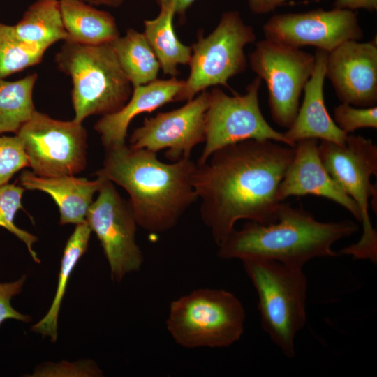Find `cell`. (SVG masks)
<instances>
[{
	"label": "cell",
	"mask_w": 377,
	"mask_h": 377,
	"mask_svg": "<svg viewBox=\"0 0 377 377\" xmlns=\"http://www.w3.org/2000/svg\"><path fill=\"white\" fill-rule=\"evenodd\" d=\"M319 155L323 166L343 191L357 204L361 214L363 232L360 240L339 251L357 260L377 262V232L369 214L370 198L372 205L376 197V186L371 176L377 175V146L371 140L361 135H348L346 144L321 140Z\"/></svg>",
	"instance_id": "52a82bcc"
},
{
	"label": "cell",
	"mask_w": 377,
	"mask_h": 377,
	"mask_svg": "<svg viewBox=\"0 0 377 377\" xmlns=\"http://www.w3.org/2000/svg\"><path fill=\"white\" fill-rule=\"evenodd\" d=\"M261 83L257 76L243 95L229 96L219 87L209 91L205 144L196 163H205L220 148L247 140H269L294 147L283 133L273 128L263 117L259 105Z\"/></svg>",
	"instance_id": "30bf717a"
},
{
	"label": "cell",
	"mask_w": 377,
	"mask_h": 377,
	"mask_svg": "<svg viewBox=\"0 0 377 377\" xmlns=\"http://www.w3.org/2000/svg\"><path fill=\"white\" fill-rule=\"evenodd\" d=\"M288 0H249L248 4L251 11L254 14H266L274 11L284 4Z\"/></svg>",
	"instance_id": "1f68e13d"
},
{
	"label": "cell",
	"mask_w": 377,
	"mask_h": 377,
	"mask_svg": "<svg viewBox=\"0 0 377 377\" xmlns=\"http://www.w3.org/2000/svg\"><path fill=\"white\" fill-rule=\"evenodd\" d=\"M158 6L172 4L174 6L175 15H177L179 21L183 23L186 19V13L188 9L196 0H155Z\"/></svg>",
	"instance_id": "d6a6232c"
},
{
	"label": "cell",
	"mask_w": 377,
	"mask_h": 377,
	"mask_svg": "<svg viewBox=\"0 0 377 377\" xmlns=\"http://www.w3.org/2000/svg\"><path fill=\"white\" fill-rule=\"evenodd\" d=\"M24 188L15 184H6L0 186V226L15 235L27 246L33 260L39 263L40 260L33 250L32 245L37 237L19 228L14 219L17 212L22 208V198Z\"/></svg>",
	"instance_id": "4316f807"
},
{
	"label": "cell",
	"mask_w": 377,
	"mask_h": 377,
	"mask_svg": "<svg viewBox=\"0 0 377 377\" xmlns=\"http://www.w3.org/2000/svg\"><path fill=\"white\" fill-rule=\"evenodd\" d=\"M315 61V54L266 38L250 54V66L267 85L271 116L279 126L288 129L293 123Z\"/></svg>",
	"instance_id": "9c48e42d"
},
{
	"label": "cell",
	"mask_w": 377,
	"mask_h": 377,
	"mask_svg": "<svg viewBox=\"0 0 377 377\" xmlns=\"http://www.w3.org/2000/svg\"><path fill=\"white\" fill-rule=\"evenodd\" d=\"M27 166L28 158L18 136H0V186Z\"/></svg>",
	"instance_id": "83f0119b"
},
{
	"label": "cell",
	"mask_w": 377,
	"mask_h": 377,
	"mask_svg": "<svg viewBox=\"0 0 377 377\" xmlns=\"http://www.w3.org/2000/svg\"><path fill=\"white\" fill-rule=\"evenodd\" d=\"M358 230L351 220L319 221L303 208L281 202L276 221H248L235 228L218 246L217 255L222 259H268L303 268L313 258L339 256L332 245Z\"/></svg>",
	"instance_id": "3957f363"
},
{
	"label": "cell",
	"mask_w": 377,
	"mask_h": 377,
	"mask_svg": "<svg viewBox=\"0 0 377 377\" xmlns=\"http://www.w3.org/2000/svg\"><path fill=\"white\" fill-rule=\"evenodd\" d=\"M256 39L253 28L235 10L223 13L207 36L199 31L197 41L191 46L190 73L179 101H190L210 87H229L228 80L246 71L244 49Z\"/></svg>",
	"instance_id": "ba28073f"
},
{
	"label": "cell",
	"mask_w": 377,
	"mask_h": 377,
	"mask_svg": "<svg viewBox=\"0 0 377 377\" xmlns=\"http://www.w3.org/2000/svg\"><path fill=\"white\" fill-rule=\"evenodd\" d=\"M195 168L191 158L164 163L155 152L125 144L105 149L96 175L128 193L138 226L160 233L174 228L198 199L193 182Z\"/></svg>",
	"instance_id": "7a4b0ae2"
},
{
	"label": "cell",
	"mask_w": 377,
	"mask_h": 377,
	"mask_svg": "<svg viewBox=\"0 0 377 377\" xmlns=\"http://www.w3.org/2000/svg\"><path fill=\"white\" fill-rule=\"evenodd\" d=\"M13 29L22 41L47 48L67 38L59 0L36 1L13 25Z\"/></svg>",
	"instance_id": "603a6c76"
},
{
	"label": "cell",
	"mask_w": 377,
	"mask_h": 377,
	"mask_svg": "<svg viewBox=\"0 0 377 377\" xmlns=\"http://www.w3.org/2000/svg\"><path fill=\"white\" fill-rule=\"evenodd\" d=\"M26 276L11 283H0V325L7 319H15L23 322H29L31 318L15 310L10 305L12 297L22 290Z\"/></svg>",
	"instance_id": "f546056e"
},
{
	"label": "cell",
	"mask_w": 377,
	"mask_h": 377,
	"mask_svg": "<svg viewBox=\"0 0 377 377\" xmlns=\"http://www.w3.org/2000/svg\"><path fill=\"white\" fill-rule=\"evenodd\" d=\"M209 91H203L181 108L146 117L129 138V146L155 153L166 149L172 161L190 158L193 149L205 141V113Z\"/></svg>",
	"instance_id": "5bb4252c"
},
{
	"label": "cell",
	"mask_w": 377,
	"mask_h": 377,
	"mask_svg": "<svg viewBox=\"0 0 377 377\" xmlns=\"http://www.w3.org/2000/svg\"><path fill=\"white\" fill-rule=\"evenodd\" d=\"M175 8L172 4L160 6L158 15L144 21L143 34L155 53L165 75L176 77L179 65H188L191 46L183 44L174 29Z\"/></svg>",
	"instance_id": "44dd1931"
},
{
	"label": "cell",
	"mask_w": 377,
	"mask_h": 377,
	"mask_svg": "<svg viewBox=\"0 0 377 377\" xmlns=\"http://www.w3.org/2000/svg\"><path fill=\"white\" fill-rule=\"evenodd\" d=\"M36 73L15 81L0 80V134L17 133L36 110L33 91Z\"/></svg>",
	"instance_id": "d4e9b609"
},
{
	"label": "cell",
	"mask_w": 377,
	"mask_h": 377,
	"mask_svg": "<svg viewBox=\"0 0 377 377\" xmlns=\"http://www.w3.org/2000/svg\"><path fill=\"white\" fill-rule=\"evenodd\" d=\"M333 120L346 134L360 128H377V106L358 108L341 103L334 109Z\"/></svg>",
	"instance_id": "f1b7e54d"
},
{
	"label": "cell",
	"mask_w": 377,
	"mask_h": 377,
	"mask_svg": "<svg viewBox=\"0 0 377 377\" xmlns=\"http://www.w3.org/2000/svg\"><path fill=\"white\" fill-rule=\"evenodd\" d=\"M91 232L86 221L76 224L64 250L57 288L50 308L46 315L32 326L34 331L50 337L52 341H55L57 337L58 316L69 278L78 260L87 251Z\"/></svg>",
	"instance_id": "cb8c5ba5"
},
{
	"label": "cell",
	"mask_w": 377,
	"mask_h": 377,
	"mask_svg": "<svg viewBox=\"0 0 377 377\" xmlns=\"http://www.w3.org/2000/svg\"><path fill=\"white\" fill-rule=\"evenodd\" d=\"M245 319L244 306L233 293L200 288L171 302L166 326L183 348H224L239 340Z\"/></svg>",
	"instance_id": "8992f818"
},
{
	"label": "cell",
	"mask_w": 377,
	"mask_h": 377,
	"mask_svg": "<svg viewBox=\"0 0 377 377\" xmlns=\"http://www.w3.org/2000/svg\"><path fill=\"white\" fill-rule=\"evenodd\" d=\"M103 177L85 221L101 244L112 279L120 281L126 274L140 269L143 256L135 241L138 223L129 201L120 195L111 181Z\"/></svg>",
	"instance_id": "7c38bea8"
},
{
	"label": "cell",
	"mask_w": 377,
	"mask_h": 377,
	"mask_svg": "<svg viewBox=\"0 0 377 377\" xmlns=\"http://www.w3.org/2000/svg\"><path fill=\"white\" fill-rule=\"evenodd\" d=\"M263 31L266 39L297 48L313 46L328 53L346 41L364 38L356 13L337 8L276 14Z\"/></svg>",
	"instance_id": "4fadbf2b"
},
{
	"label": "cell",
	"mask_w": 377,
	"mask_h": 377,
	"mask_svg": "<svg viewBox=\"0 0 377 377\" xmlns=\"http://www.w3.org/2000/svg\"><path fill=\"white\" fill-rule=\"evenodd\" d=\"M103 177L94 180L73 175L40 177L32 171H23L19 177L21 186L27 190H37L49 194L55 201L60 213V224H78L85 221L93 196L99 191Z\"/></svg>",
	"instance_id": "d6986e66"
},
{
	"label": "cell",
	"mask_w": 377,
	"mask_h": 377,
	"mask_svg": "<svg viewBox=\"0 0 377 377\" xmlns=\"http://www.w3.org/2000/svg\"><path fill=\"white\" fill-rule=\"evenodd\" d=\"M283 145L244 140L196 163L193 182L201 200L200 216L218 246L239 220L260 224L276 221L283 202L279 186L295 152L294 147Z\"/></svg>",
	"instance_id": "6da1fadb"
},
{
	"label": "cell",
	"mask_w": 377,
	"mask_h": 377,
	"mask_svg": "<svg viewBox=\"0 0 377 377\" xmlns=\"http://www.w3.org/2000/svg\"><path fill=\"white\" fill-rule=\"evenodd\" d=\"M110 43L133 88L157 80L160 64L143 33L129 29Z\"/></svg>",
	"instance_id": "7402d4cb"
},
{
	"label": "cell",
	"mask_w": 377,
	"mask_h": 377,
	"mask_svg": "<svg viewBox=\"0 0 377 377\" xmlns=\"http://www.w3.org/2000/svg\"><path fill=\"white\" fill-rule=\"evenodd\" d=\"M65 41L87 45L110 43L119 36L115 18L82 0H59Z\"/></svg>",
	"instance_id": "ffe728a7"
},
{
	"label": "cell",
	"mask_w": 377,
	"mask_h": 377,
	"mask_svg": "<svg viewBox=\"0 0 377 377\" xmlns=\"http://www.w3.org/2000/svg\"><path fill=\"white\" fill-rule=\"evenodd\" d=\"M58 69L71 77L73 120L120 110L132 94V85L110 43L87 45L64 41L55 55Z\"/></svg>",
	"instance_id": "277c9868"
},
{
	"label": "cell",
	"mask_w": 377,
	"mask_h": 377,
	"mask_svg": "<svg viewBox=\"0 0 377 377\" xmlns=\"http://www.w3.org/2000/svg\"><path fill=\"white\" fill-rule=\"evenodd\" d=\"M258 297L263 330L288 358L306 320L307 279L302 268L263 258L242 260Z\"/></svg>",
	"instance_id": "5b68a950"
},
{
	"label": "cell",
	"mask_w": 377,
	"mask_h": 377,
	"mask_svg": "<svg viewBox=\"0 0 377 377\" xmlns=\"http://www.w3.org/2000/svg\"><path fill=\"white\" fill-rule=\"evenodd\" d=\"M90 5L95 6H106L113 8H117L120 6L124 0H82Z\"/></svg>",
	"instance_id": "836d02e7"
},
{
	"label": "cell",
	"mask_w": 377,
	"mask_h": 377,
	"mask_svg": "<svg viewBox=\"0 0 377 377\" xmlns=\"http://www.w3.org/2000/svg\"><path fill=\"white\" fill-rule=\"evenodd\" d=\"M184 86V80L171 77L133 87L130 98L120 110L102 116L94 125L105 149L126 144L128 128L133 118L179 101Z\"/></svg>",
	"instance_id": "ac0fdd59"
},
{
	"label": "cell",
	"mask_w": 377,
	"mask_h": 377,
	"mask_svg": "<svg viewBox=\"0 0 377 377\" xmlns=\"http://www.w3.org/2000/svg\"><path fill=\"white\" fill-rule=\"evenodd\" d=\"M315 66L304 89V98L297 116L287 131L286 139L295 147L301 140L313 138L346 144V134L335 124L329 114L324 100V82L328 52L316 49Z\"/></svg>",
	"instance_id": "e0dca14e"
},
{
	"label": "cell",
	"mask_w": 377,
	"mask_h": 377,
	"mask_svg": "<svg viewBox=\"0 0 377 377\" xmlns=\"http://www.w3.org/2000/svg\"><path fill=\"white\" fill-rule=\"evenodd\" d=\"M334 8L353 11L357 9H365L372 12L377 10V0H335Z\"/></svg>",
	"instance_id": "4dcf8cb0"
},
{
	"label": "cell",
	"mask_w": 377,
	"mask_h": 377,
	"mask_svg": "<svg viewBox=\"0 0 377 377\" xmlns=\"http://www.w3.org/2000/svg\"><path fill=\"white\" fill-rule=\"evenodd\" d=\"M325 77L338 99L358 108L377 104V40H348L327 54Z\"/></svg>",
	"instance_id": "9a60e30c"
},
{
	"label": "cell",
	"mask_w": 377,
	"mask_h": 377,
	"mask_svg": "<svg viewBox=\"0 0 377 377\" xmlns=\"http://www.w3.org/2000/svg\"><path fill=\"white\" fill-rule=\"evenodd\" d=\"M293 158L279 186L281 201L290 196L323 197L341 205L361 222L357 204L327 172L321 161L318 140L308 138L295 143Z\"/></svg>",
	"instance_id": "2e32d148"
},
{
	"label": "cell",
	"mask_w": 377,
	"mask_h": 377,
	"mask_svg": "<svg viewBox=\"0 0 377 377\" xmlns=\"http://www.w3.org/2000/svg\"><path fill=\"white\" fill-rule=\"evenodd\" d=\"M47 49L22 41L13 25L0 22V80L39 64Z\"/></svg>",
	"instance_id": "484cf974"
},
{
	"label": "cell",
	"mask_w": 377,
	"mask_h": 377,
	"mask_svg": "<svg viewBox=\"0 0 377 377\" xmlns=\"http://www.w3.org/2000/svg\"><path fill=\"white\" fill-rule=\"evenodd\" d=\"M15 134L38 176L74 175L86 168L87 132L82 123L54 119L36 110Z\"/></svg>",
	"instance_id": "8fae6325"
}]
</instances>
